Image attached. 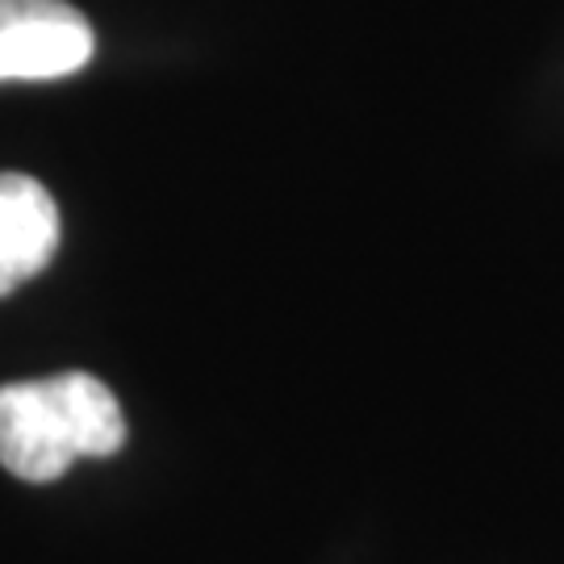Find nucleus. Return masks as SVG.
<instances>
[{
    "label": "nucleus",
    "instance_id": "1",
    "mask_svg": "<svg viewBox=\"0 0 564 564\" xmlns=\"http://www.w3.org/2000/svg\"><path fill=\"white\" fill-rule=\"evenodd\" d=\"M121 444V405L93 372L0 384V464L21 481L46 485L84 456L105 460Z\"/></svg>",
    "mask_w": 564,
    "mask_h": 564
},
{
    "label": "nucleus",
    "instance_id": "2",
    "mask_svg": "<svg viewBox=\"0 0 564 564\" xmlns=\"http://www.w3.org/2000/svg\"><path fill=\"white\" fill-rule=\"evenodd\" d=\"M97 34L67 0H0V84L63 80L88 67Z\"/></svg>",
    "mask_w": 564,
    "mask_h": 564
},
{
    "label": "nucleus",
    "instance_id": "3",
    "mask_svg": "<svg viewBox=\"0 0 564 564\" xmlns=\"http://www.w3.org/2000/svg\"><path fill=\"white\" fill-rule=\"evenodd\" d=\"M59 251V205L34 176L0 172V297L39 276Z\"/></svg>",
    "mask_w": 564,
    "mask_h": 564
}]
</instances>
